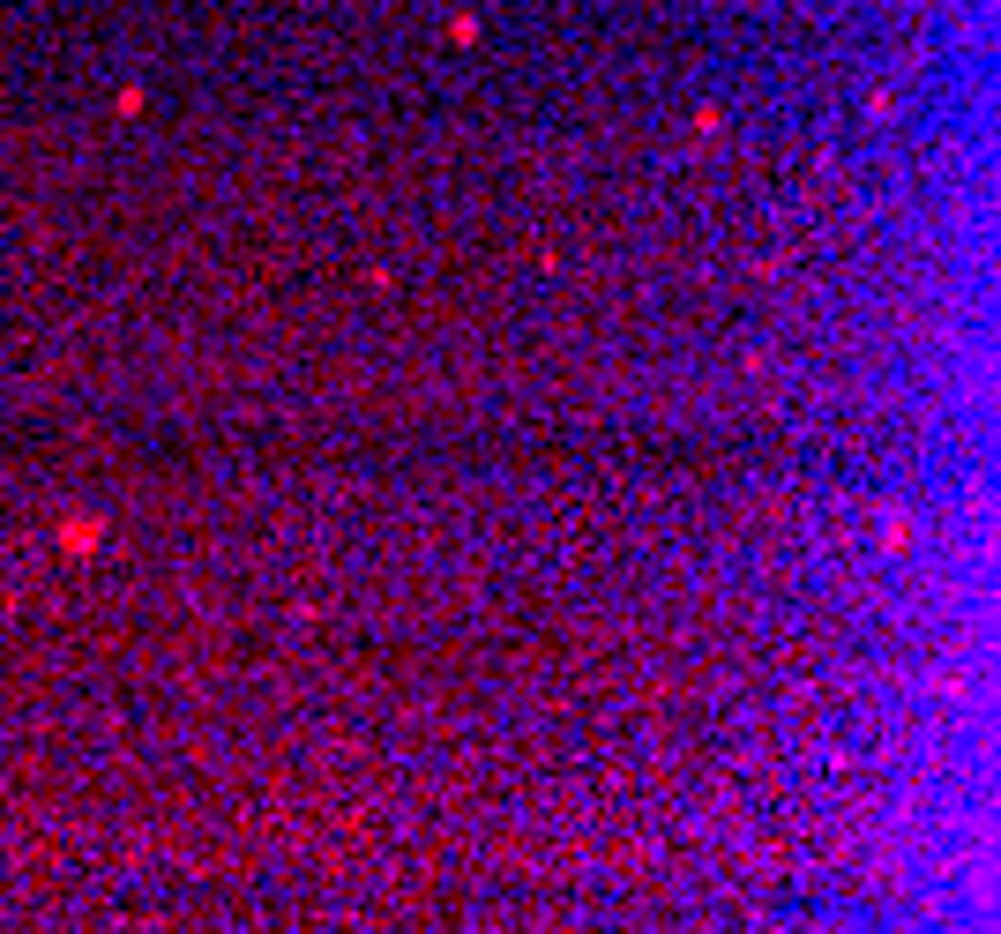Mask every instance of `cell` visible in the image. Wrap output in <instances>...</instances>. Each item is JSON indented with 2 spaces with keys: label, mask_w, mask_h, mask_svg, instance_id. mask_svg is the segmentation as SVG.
<instances>
[{
  "label": "cell",
  "mask_w": 1001,
  "mask_h": 934,
  "mask_svg": "<svg viewBox=\"0 0 1001 934\" xmlns=\"http://www.w3.org/2000/svg\"><path fill=\"white\" fill-rule=\"evenodd\" d=\"M60 546H68V553H90V546H98V524H68V531H60Z\"/></svg>",
  "instance_id": "6da1fadb"
}]
</instances>
